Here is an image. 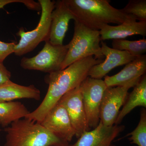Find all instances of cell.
I'll list each match as a JSON object with an SVG mask.
<instances>
[{
	"instance_id": "d4e9b609",
	"label": "cell",
	"mask_w": 146,
	"mask_h": 146,
	"mask_svg": "<svg viewBox=\"0 0 146 146\" xmlns=\"http://www.w3.org/2000/svg\"><path fill=\"white\" fill-rule=\"evenodd\" d=\"M2 131V129H1V128H0V131Z\"/></svg>"
},
{
	"instance_id": "6da1fadb",
	"label": "cell",
	"mask_w": 146,
	"mask_h": 146,
	"mask_svg": "<svg viewBox=\"0 0 146 146\" xmlns=\"http://www.w3.org/2000/svg\"><path fill=\"white\" fill-rule=\"evenodd\" d=\"M103 61L90 56L76 61L65 69L48 74L45 80L48 88L44 98L38 108L25 118L41 123L64 95L80 85L88 76L92 67Z\"/></svg>"
},
{
	"instance_id": "ac0fdd59",
	"label": "cell",
	"mask_w": 146,
	"mask_h": 146,
	"mask_svg": "<svg viewBox=\"0 0 146 146\" xmlns=\"http://www.w3.org/2000/svg\"><path fill=\"white\" fill-rule=\"evenodd\" d=\"M30 112L21 102H0V125L7 127L12 123L25 118Z\"/></svg>"
},
{
	"instance_id": "cb8c5ba5",
	"label": "cell",
	"mask_w": 146,
	"mask_h": 146,
	"mask_svg": "<svg viewBox=\"0 0 146 146\" xmlns=\"http://www.w3.org/2000/svg\"><path fill=\"white\" fill-rule=\"evenodd\" d=\"M11 73L7 69L3 63H0V85L10 80Z\"/></svg>"
},
{
	"instance_id": "8992f818",
	"label": "cell",
	"mask_w": 146,
	"mask_h": 146,
	"mask_svg": "<svg viewBox=\"0 0 146 146\" xmlns=\"http://www.w3.org/2000/svg\"><path fill=\"white\" fill-rule=\"evenodd\" d=\"M68 50V44L54 45L46 41L43 48L35 56L22 58L21 67L25 70L48 74L60 70Z\"/></svg>"
},
{
	"instance_id": "d6986e66",
	"label": "cell",
	"mask_w": 146,
	"mask_h": 146,
	"mask_svg": "<svg viewBox=\"0 0 146 146\" xmlns=\"http://www.w3.org/2000/svg\"><path fill=\"white\" fill-rule=\"evenodd\" d=\"M112 46L114 49L127 52L136 58L143 55L146 52V39L145 38L137 41L114 39Z\"/></svg>"
},
{
	"instance_id": "ffe728a7",
	"label": "cell",
	"mask_w": 146,
	"mask_h": 146,
	"mask_svg": "<svg viewBox=\"0 0 146 146\" xmlns=\"http://www.w3.org/2000/svg\"><path fill=\"white\" fill-rule=\"evenodd\" d=\"M132 144L138 146H146V111L143 109L141 111V117L137 127L128 134Z\"/></svg>"
},
{
	"instance_id": "7402d4cb",
	"label": "cell",
	"mask_w": 146,
	"mask_h": 146,
	"mask_svg": "<svg viewBox=\"0 0 146 146\" xmlns=\"http://www.w3.org/2000/svg\"><path fill=\"white\" fill-rule=\"evenodd\" d=\"M13 3H22L28 8L32 10L39 11L41 9V7L39 3L30 0H0V9L3 8L7 5Z\"/></svg>"
},
{
	"instance_id": "5b68a950",
	"label": "cell",
	"mask_w": 146,
	"mask_h": 146,
	"mask_svg": "<svg viewBox=\"0 0 146 146\" xmlns=\"http://www.w3.org/2000/svg\"><path fill=\"white\" fill-rule=\"evenodd\" d=\"M42 13L39 23L36 28L25 32L20 28L17 35L21 37L14 48V54L21 56L33 50L42 42L49 41L50 29L51 14L54 9L55 1L39 0Z\"/></svg>"
},
{
	"instance_id": "e0dca14e",
	"label": "cell",
	"mask_w": 146,
	"mask_h": 146,
	"mask_svg": "<svg viewBox=\"0 0 146 146\" xmlns=\"http://www.w3.org/2000/svg\"><path fill=\"white\" fill-rule=\"evenodd\" d=\"M127 100L118 115L115 125H119L123 119L138 106L146 107V76L145 74L134 86Z\"/></svg>"
},
{
	"instance_id": "603a6c76",
	"label": "cell",
	"mask_w": 146,
	"mask_h": 146,
	"mask_svg": "<svg viewBox=\"0 0 146 146\" xmlns=\"http://www.w3.org/2000/svg\"><path fill=\"white\" fill-rule=\"evenodd\" d=\"M16 45L14 42L5 43L0 40V63H3L7 56L14 52Z\"/></svg>"
},
{
	"instance_id": "9c48e42d",
	"label": "cell",
	"mask_w": 146,
	"mask_h": 146,
	"mask_svg": "<svg viewBox=\"0 0 146 146\" xmlns=\"http://www.w3.org/2000/svg\"><path fill=\"white\" fill-rule=\"evenodd\" d=\"M79 86L69 91L58 102L66 109L78 138L85 131L90 130Z\"/></svg>"
},
{
	"instance_id": "9a60e30c",
	"label": "cell",
	"mask_w": 146,
	"mask_h": 146,
	"mask_svg": "<svg viewBox=\"0 0 146 146\" xmlns=\"http://www.w3.org/2000/svg\"><path fill=\"white\" fill-rule=\"evenodd\" d=\"M133 16L117 26L106 25L100 31L101 41L108 39H124L133 35H146V21L137 22Z\"/></svg>"
},
{
	"instance_id": "44dd1931",
	"label": "cell",
	"mask_w": 146,
	"mask_h": 146,
	"mask_svg": "<svg viewBox=\"0 0 146 146\" xmlns=\"http://www.w3.org/2000/svg\"><path fill=\"white\" fill-rule=\"evenodd\" d=\"M121 10L125 14L133 16L136 21H146V0H130Z\"/></svg>"
},
{
	"instance_id": "5bb4252c",
	"label": "cell",
	"mask_w": 146,
	"mask_h": 146,
	"mask_svg": "<svg viewBox=\"0 0 146 146\" xmlns=\"http://www.w3.org/2000/svg\"><path fill=\"white\" fill-rule=\"evenodd\" d=\"M125 129L123 125H104L100 121L93 130L84 132L76 143L68 146H112L113 141Z\"/></svg>"
},
{
	"instance_id": "7c38bea8",
	"label": "cell",
	"mask_w": 146,
	"mask_h": 146,
	"mask_svg": "<svg viewBox=\"0 0 146 146\" xmlns=\"http://www.w3.org/2000/svg\"><path fill=\"white\" fill-rule=\"evenodd\" d=\"M101 47L105 59L90 69L88 76L92 78L102 79L114 68L126 65L136 58L127 52L110 48L103 41L101 42Z\"/></svg>"
},
{
	"instance_id": "277c9868",
	"label": "cell",
	"mask_w": 146,
	"mask_h": 146,
	"mask_svg": "<svg viewBox=\"0 0 146 146\" xmlns=\"http://www.w3.org/2000/svg\"><path fill=\"white\" fill-rule=\"evenodd\" d=\"M99 31L89 28L78 21H74V34L68 44V50L61 70L78 60L90 56L103 60Z\"/></svg>"
},
{
	"instance_id": "30bf717a",
	"label": "cell",
	"mask_w": 146,
	"mask_h": 146,
	"mask_svg": "<svg viewBox=\"0 0 146 146\" xmlns=\"http://www.w3.org/2000/svg\"><path fill=\"white\" fill-rule=\"evenodd\" d=\"M40 123L50 132L68 143L76 136L68 112L58 103L47 113Z\"/></svg>"
},
{
	"instance_id": "7a4b0ae2",
	"label": "cell",
	"mask_w": 146,
	"mask_h": 146,
	"mask_svg": "<svg viewBox=\"0 0 146 146\" xmlns=\"http://www.w3.org/2000/svg\"><path fill=\"white\" fill-rule=\"evenodd\" d=\"M76 21L85 26L100 31L110 23L121 25L130 17L110 5L108 0H65ZM75 20V21H76Z\"/></svg>"
},
{
	"instance_id": "3957f363",
	"label": "cell",
	"mask_w": 146,
	"mask_h": 146,
	"mask_svg": "<svg viewBox=\"0 0 146 146\" xmlns=\"http://www.w3.org/2000/svg\"><path fill=\"white\" fill-rule=\"evenodd\" d=\"M4 146H68L69 143L55 136L40 123L25 118L5 128Z\"/></svg>"
},
{
	"instance_id": "ba28073f",
	"label": "cell",
	"mask_w": 146,
	"mask_h": 146,
	"mask_svg": "<svg viewBox=\"0 0 146 146\" xmlns=\"http://www.w3.org/2000/svg\"><path fill=\"white\" fill-rule=\"evenodd\" d=\"M128 86L107 87L105 91L100 109V121L107 126L115 124L121 107L127 98Z\"/></svg>"
},
{
	"instance_id": "2e32d148",
	"label": "cell",
	"mask_w": 146,
	"mask_h": 146,
	"mask_svg": "<svg viewBox=\"0 0 146 146\" xmlns=\"http://www.w3.org/2000/svg\"><path fill=\"white\" fill-rule=\"evenodd\" d=\"M21 99L39 100L41 92L34 85L23 86L11 80L0 85V102L13 101Z\"/></svg>"
},
{
	"instance_id": "484cf974",
	"label": "cell",
	"mask_w": 146,
	"mask_h": 146,
	"mask_svg": "<svg viewBox=\"0 0 146 146\" xmlns=\"http://www.w3.org/2000/svg\"></svg>"
},
{
	"instance_id": "52a82bcc",
	"label": "cell",
	"mask_w": 146,
	"mask_h": 146,
	"mask_svg": "<svg viewBox=\"0 0 146 146\" xmlns=\"http://www.w3.org/2000/svg\"><path fill=\"white\" fill-rule=\"evenodd\" d=\"M79 87L88 126L94 129L100 122L101 104L107 86L104 80L88 76Z\"/></svg>"
},
{
	"instance_id": "8fae6325",
	"label": "cell",
	"mask_w": 146,
	"mask_h": 146,
	"mask_svg": "<svg viewBox=\"0 0 146 146\" xmlns=\"http://www.w3.org/2000/svg\"><path fill=\"white\" fill-rule=\"evenodd\" d=\"M146 71V56L143 55L126 64L119 72L114 75L105 77L107 87L128 86L134 87Z\"/></svg>"
},
{
	"instance_id": "4fadbf2b",
	"label": "cell",
	"mask_w": 146,
	"mask_h": 146,
	"mask_svg": "<svg viewBox=\"0 0 146 146\" xmlns=\"http://www.w3.org/2000/svg\"><path fill=\"white\" fill-rule=\"evenodd\" d=\"M71 20L75 16L68 8L65 0L55 1L54 9L51 14L50 29L49 41L54 45H63Z\"/></svg>"
}]
</instances>
